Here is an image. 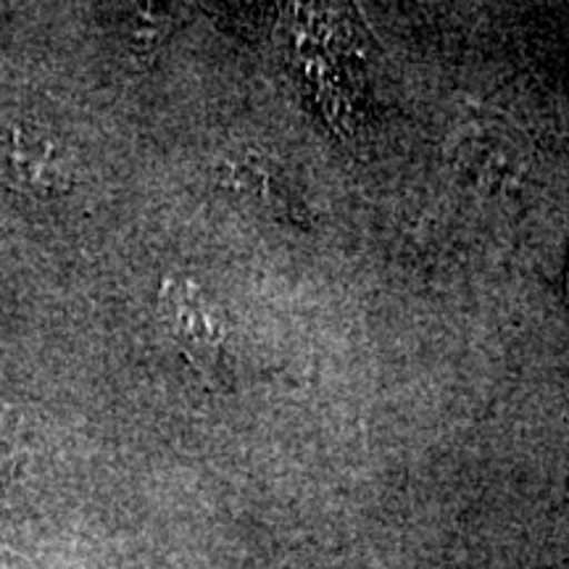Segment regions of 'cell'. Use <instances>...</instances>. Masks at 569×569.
<instances>
[{
	"instance_id": "cell-2",
	"label": "cell",
	"mask_w": 569,
	"mask_h": 569,
	"mask_svg": "<svg viewBox=\"0 0 569 569\" xmlns=\"http://www.w3.org/2000/svg\"><path fill=\"white\" fill-rule=\"evenodd\" d=\"M159 311L167 332L182 348V353L203 375L217 377L227 348V322L222 311L198 290V284L184 280L163 282Z\"/></svg>"
},
{
	"instance_id": "cell-1",
	"label": "cell",
	"mask_w": 569,
	"mask_h": 569,
	"mask_svg": "<svg viewBox=\"0 0 569 569\" xmlns=\"http://www.w3.org/2000/svg\"><path fill=\"white\" fill-rule=\"evenodd\" d=\"M77 161L69 140L32 113L0 117V182L13 193L48 201L69 193Z\"/></svg>"
}]
</instances>
